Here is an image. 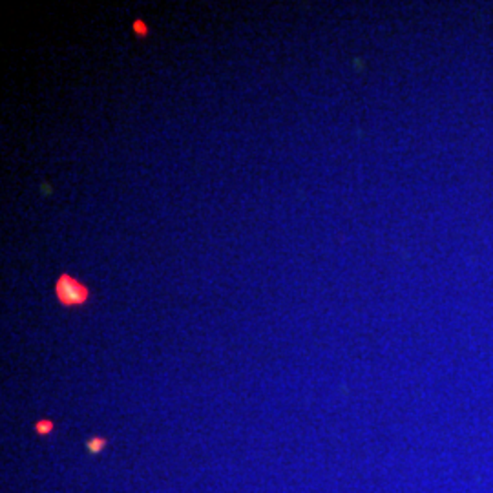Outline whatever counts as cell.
I'll return each mask as SVG.
<instances>
[{
	"label": "cell",
	"instance_id": "obj_1",
	"mask_svg": "<svg viewBox=\"0 0 493 493\" xmlns=\"http://www.w3.org/2000/svg\"><path fill=\"white\" fill-rule=\"evenodd\" d=\"M55 295H57V300L61 305L75 307L88 302L90 290H88V287L83 282H79L73 276L64 273L59 276L57 283H55Z\"/></svg>",
	"mask_w": 493,
	"mask_h": 493
},
{
	"label": "cell",
	"instance_id": "obj_4",
	"mask_svg": "<svg viewBox=\"0 0 493 493\" xmlns=\"http://www.w3.org/2000/svg\"><path fill=\"white\" fill-rule=\"evenodd\" d=\"M51 430H54V424H51L50 420H41V422H37V431L41 433V435L50 433Z\"/></svg>",
	"mask_w": 493,
	"mask_h": 493
},
{
	"label": "cell",
	"instance_id": "obj_2",
	"mask_svg": "<svg viewBox=\"0 0 493 493\" xmlns=\"http://www.w3.org/2000/svg\"><path fill=\"white\" fill-rule=\"evenodd\" d=\"M132 28L139 37H146V35H148V26H146L145 21H139V19H137V21L133 22Z\"/></svg>",
	"mask_w": 493,
	"mask_h": 493
},
{
	"label": "cell",
	"instance_id": "obj_3",
	"mask_svg": "<svg viewBox=\"0 0 493 493\" xmlns=\"http://www.w3.org/2000/svg\"><path fill=\"white\" fill-rule=\"evenodd\" d=\"M104 440L103 439H91L90 442H88V449H90V453H99L101 449H103L104 446Z\"/></svg>",
	"mask_w": 493,
	"mask_h": 493
}]
</instances>
